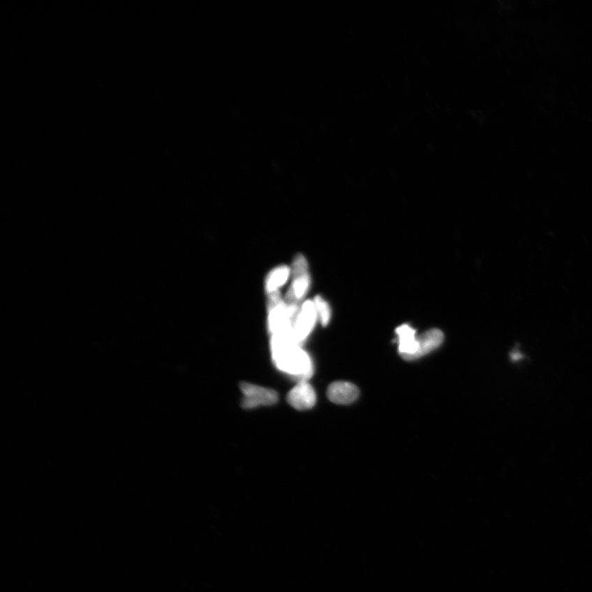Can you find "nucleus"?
Segmentation results:
<instances>
[{
    "label": "nucleus",
    "instance_id": "f257e3e1",
    "mask_svg": "<svg viewBox=\"0 0 592 592\" xmlns=\"http://www.w3.org/2000/svg\"><path fill=\"white\" fill-rule=\"evenodd\" d=\"M272 354L276 368L299 379V382L306 381L312 376L313 365L311 356L300 348L293 333L272 335Z\"/></svg>",
    "mask_w": 592,
    "mask_h": 592
},
{
    "label": "nucleus",
    "instance_id": "f03ea898",
    "mask_svg": "<svg viewBox=\"0 0 592 592\" xmlns=\"http://www.w3.org/2000/svg\"><path fill=\"white\" fill-rule=\"evenodd\" d=\"M244 399L242 407L244 409L257 408L261 406H271L279 401V395L276 391L251 383H242L240 385Z\"/></svg>",
    "mask_w": 592,
    "mask_h": 592
},
{
    "label": "nucleus",
    "instance_id": "6e6552de",
    "mask_svg": "<svg viewBox=\"0 0 592 592\" xmlns=\"http://www.w3.org/2000/svg\"><path fill=\"white\" fill-rule=\"evenodd\" d=\"M444 339L443 333L439 330H431L418 336V350L411 360H415L432 353L439 348Z\"/></svg>",
    "mask_w": 592,
    "mask_h": 592
},
{
    "label": "nucleus",
    "instance_id": "20e7f679",
    "mask_svg": "<svg viewBox=\"0 0 592 592\" xmlns=\"http://www.w3.org/2000/svg\"><path fill=\"white\" fill-rule=\"evenodd\" d=\"M288 404L299 410L311 409L316 404V393L306 381L299 382L288 395Z\"/></svg>",
    "mask_w": 592,
    "mask_h": 592
},
{
    "label": "nucleus",
    "instance_id": "1a4fd4ad",
    "mask_svg": "<svg viewBox=\"0 0 592 592\" xmlns=\"http://www.w3.org/2000/svg\"><path fill=\"white\" fill-rule=\"evenodd\" d=\"M289 276V269L286 267L277 268L272 272L267 281V290L268 293H274L281 285H283Z\"/></svg>",
    "mask_w": 592,
    "mask_h": 592
},
{
    "label": "nucleus",
    "instance_id": "39448f33",
    "mask_svg": "<svg viewBox=\"0 0 592 592\" xmlns=\"http://www.w3.org/2000/svg\"><path fill=\"white\" fill-rule=\"evenodd\" d=\"M360 392L353 383L345 381L332 383L328 387L327 395L333 404L348 405L358 399Z\"/></svg>",
    "mask_w": 592,
    "mask_h": 592
},
{
    "label": "nucleus",
    "instance_id": "7ed1b4c3",
    "mask_svg": "<svg viewBox=\"0 0 592 592\" xmlns=\"http://www.w3.org/2000/svg\"><path fill=\"white\" fill-rule=\"evenodd\" d=\"M317 314L314 302H307L304 303L302 311L298 318L296 319L293 328L294 339L299 345L302 343L312 331L316 321Z\"/></svg>",
    "mask_w": 592,
    "mask_h": 592
},
{
    "label": "nucleus",
    "instance_id": "0eeeda50",
    "mask_svg": "<svg viewBox=\"0 0 592 592\" xmlns=\"http://www.w3.org/2000/svg\"><path fill=\"white\" fill-rule=\"evenodd\" d=\"M309 283L307 262L304 256H298L294 262V282L293 288L290 289L296 299L299 300L304 297L308 290Z\"/></svg>",
    "mask_w": 592,
    "mask_h": 592
},
{
    "label": "nucleus",
    "instance_id": "423d86ee",
    "mask_svg": "<svg viewBox=\"0 0 592 592\" xmlns=\"http://www.w3.org/2000/svg\"><path fill=\"white\" fill-rule=\"evenodd\" d=\"M399 336V351L402 358L410 362L418 350V336L416 331L410 325H404L396 330Z\"/></svg>",
    "mask_w": 592,
    "mask_h": 592
},
{
    "label": "nucleus",
    "instance_id": "9d476101",
    "mask_svg": "<svg viewBox=\"0 0 592 592\" xmlns=\"http://www.w3.org/2000/svg\"><path fill=\"white\" fill-rule=\"evenodd\" d=\"M314 304H316L317 313L319 318H320L322 325L327 326L331 318L330 305L320 296H317L316 299H314Z\"/></svg>",
    "mask_w": 592,
    "mask_h": 592
}]
</instances>
